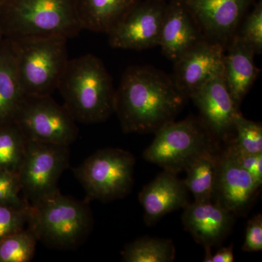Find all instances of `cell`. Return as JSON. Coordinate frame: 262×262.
Segmentation results:
<instances>
[{
  "label": "cell",
  "instance_id": "1",
  "mask_svg": "<svg viewBox=\"0 0 262 262\" xmlns=\"http://www.w3.org/2000/svg\"><path fill=\"white\" fill-rule=\"evenodd\" d=\"M185 99L162 71L134 66L125 71L116 90L115 113L126 134H155L175 120Z\"/></svg>",
  "mask_w": 262,
  "mask_h": 262
},
{
  "label": "cell",
  "instance_id": "2",
  "mask_svg": "<svg viewBox=\"0 0 262 262\" xmlns=\"http://www.w3.org/2000/svg\"><path fill=\"white\" fill-rule=\"evenodd\" d=\"M0 25L11 41L42 38L68 40L84 30L77 0H2Z\"/></svg>",
  "mask_w": 262,
  "mask_h": 262
},
{
  "label": "cell",
  "instance_id": "3",
  "mask_svg": "<svg viewBox=\"0 0 262 262\" xmlns=\"http://www.w3.org/2000/svg\"><path fill=\"white\" fill-rule=\"evenodd\" d=\"M76 121L97 124L115 113L113 79L102 61L93 54L70 59L58 87Z\"/></svg>",
  "mask_w": 262,
  "mask_h": 262
},
{
  "label": "cell",
  "instance_id": "4",
  "mask_svg": "<svg viewBox=\"0 0 262 262\" xmlns=\"http://www.w3.org/2000/svg\"><path fill=\"white\" fill-rule=\"evenodd\" d=\"M89 201L63 195L59 189L29 205L28 227L38 241L56 249H72L93 227Z\"/></svg>",
  "mask_w": 262,
  "mask_h": 262
},
{
  "label": "cell",
  "instance_id": "5",
  "mask_svg": "<svg viewBox=\"0 0 262 262\" xmlns=\"http://www.w3.org/2000/svg\"><path fill=\"white\" fill-rule=\"evenodd\" d=\"M17 71L25 96H46L58 89L70 61L67 39L42 38L12 41Z\"/></svg>",
  "mask_w": 262,
  "mask_h": 262
},
{
  "label": "cell",
  "instance_id": "6",
  "mask_svg": "<svg viewBox=\"0 0 262 262\" xmlns=\"http://www.w3.org/2000/svg\"><path fill=\"white\" fill-rule=\"evenodd\" d=\"M155 134L154 140L144 150L143 158L177 175L205 151L215 150V137L201 120H173Z\"/></svg>",
  "mask_w": 262,
  "mask_h": 262
},
{
  "label": "cell",
  "instance_id": "7",
  "mask_svg": "<svg viewBox=\"0 0 262 262\" xmlns=\"http://www.w3.org/2000/svg\"><path fill=\"white\" fill-rule=\"evenodd\" d=\"M136 159L126 150L105 148L89 157L74 168L89 201L108 202L129 194L134 184Z\"/></svg>",
  "mask_w": 262,
  "mask_h": 262
},
{
  "label": "cell",
  "instance_id": "8",
  "mask_svg": "<svg viewBox=\"0 0 262 262\" xmlns=\"http://www.w3.org/2000/svg\"><path fill=\"white\" fill-rule=\"evenodd\" d=\"M13 122L27 140L70 146L78 136L77 121L51 96H25Z\"/></svg>",
  "mask_w": 262,
  "mask_h": 262
},
{
  "label": "cell",
  "instance_id": "9",
  "mask_svg": "<svg viewBox=\"0 0 262 262\" xmlns=\"http://www.w3.org/2000/svg\"><path fill=\"white\" fill-rule=\"evenodd\" d=\"M69 146L27 140L18 175L22 195L29 205L58 190V180L69 166Z\"/></svg>",
  "mask_w": 262,
  "mask_h": 262
},
{
  "label": "cell",
  "instance_id": "10",
  "mask_svg": "<svg viewBox=\"0 0 262 262\" xmlns=\"http://www.w3.org/2000/svg\"><path fill=\"white\" fill-rule=\"evenodd\" d=\"M168 0H139L107 33L113 48L142 51L159 45Z\"/></svg>",
  "mask_w": 262,
  "mask_h": 262
},
{
  "label": "cell",
  "instance_id": "11",
  "mask_svg": "<svg viewBox=\"0 0 262 262\" xmlns=\"http://www.w3.org/2000/svg\"><path fill=\"white\" fill-rule=\"evenodd\" d=\"M207 40L226 46L257 0H180Z\"/></svg>",
  "mask_w": 262,
  "mask_h": 262
},
{
  "label": "cell",
  "instance_id": "12",
  "mask_svg": "<svg viewBox=\"0 0 262 262\" xmlns=\"http://www.w3.org/2000/svg\"><path fill=\"white\" fill-rule=\"evenodd\" d=\"M225 46L203 39L174 62L173 80L186 98L207 82L224 75Z\"/></svg>",
  "mask_w": 262,
  "mask_h": 262
},
{
  "label": "cell",
  "instance_id": "13",
  "mask_svg": "<svg viewBox=\"0 0 262 262\" xmlns=\"http://www.w3.org/2000/svg\"><path fill=\"white\" fill-rule=\"evenodd\" d=\"M260 188L239 165L231 144L223 152L218 154L213 198L221 206L234 216L244 215L252 204Z\"/></svg>",
  "mask_w": 262,
  "mask_h": 262
},
{
  "label": "cell",
  "instance_id": "14",
  "mask_svg": "<svg viewBox=\"0 0 262 262\" xmlns=\"http://www.w3.org/2000/svg\"><path fill=\"white\" fill-rule=\"evenodd\" d=\"M201 113L202 122L215 139H227L234 133L239 107L229 93L223 76L198 90L190 97Z\"/></svg>",
  "mask_w": 262,
  "mask_h": 262
},
{
  "label": "cell",
  "instance_id": "15",
  "mask_svg": "<svg viewBox=\"0 0 262 262\" xmlns=\"http://www.w3.org/2000/svg\"><path fill=\"white\" fill-rule=\"evenodd\" d=\"M234 215L216 201L194 202L184 207L182 222L204 248L219 246L230 233Z\"/></svg>",
  "mask_w": 262,
  "mask_h": 262
},
{
  "label": "cell",
  "instance_id": "16",
  "mask_svg": "<svg viewBox=\"0 0 262 262\" xmlns=\"http://www.w3.org/2000/svg\"><path fill=\"white\" fill-rule=\"evenodd\" d=\"M188 192L177 174L163 170L139 193L146 225H154L164 215L187 206L190 203Z\"/></svg>",
  "mask_w": 262,
  "mask_h": 262
},
{
  "label": "cell",
  "instance_id": "17",
  "mask_svg": "<svg viewBox=\"0 0 262 262\" xmlns=\"http://www.w3.org/2000/svg\"><path fill=\"white\" fill-rule=\"evenodd\" d=\"M205 39L189 10L180 0H168L158 46L175 62Z\"/></svg>",
  "mask_w": 262,
  "mask_h": 262
},
{
  "label": "cell",
  "instance_id": "18",
  "mask_svg": "<svg viewBox=\"0 0 262 262\" xmlns=\"http://www.w3.org/2000/svg\"><path fill=\"white\" fill-rule=\"evenodd\" d=\"M252 48L236 33L227 44L224 57V79L234 102L239 107L243 100L257 78Z\"/></svg>",
  "mask_w": 262,
  "mask_h": 262
},
{
  "label": "cell",
  "instance_id": "19",
  "mask_svg": "<svg viewBox=\"0 0 262 262\" xmlns=\"http://www.w3.org/2000/svg\"><path fill=\"white\" fill-rule=\"evenodd\" d=\"M24 96L17 71L14 43L4 38L0 42V125L13 121Z\"/></svg>",
  "mask_w": 262,
  "mask_h": 262
},
{
  "label": "cell",
  "instance_id": "20",
  "mask_svg": "<svg viewBox=\"0 0 262 262\" xmlns=\"http://www.w3.org/2000/svg\"><path fill=\"white\" fill-rule=\"evenodd\" d=\"M139 0H77L82 28L107 34Z\"/></svg>",
  "mask_w": 262,
  "mask_h": 262
},
{
  "label": "cell",
  "instance_id": "21",
  "mask_svg": "<svg viewBox=\"0 0 262 262\" xmlns=\"http://www.w3.org/2000/svg\"><path fill=\"white\" fill-rule=\"evenodd\" d=\"M217 166L218 154L211 150L198 157L186 169L187 177L184 182L194 196V202L213 200Z\"/></svg>",
  "mask_w": 262,
  "mask_h": 262
},
{
  "label": "cell",
  "instance_id": "22",
  "mask_svg": "<svg viewBox=\"0 0 262 262\" xmlns=\"http://www.w3.org/2000/svg\"><path fill=\"white\" fill-rule=\"evenodd\" d=\"M121 255L125 262H171L176 248L171 239L146 236L126 245Z\"/></svg>",
  "mask_w": 262,
  "mask_h": 262
},
{
  "label": "cell",
  "instance_id": "23",
  "mask_svg": "<svg viewBox=\"0 0 262 262\" xmlns=\"http://www.w3.org/2000/svg\"><path fill=\"white\" fill-rule=\"evenodd\" d=\"M27 139L14 122L0 125V169L18 173Z\"/></svg>",
  "mask_w": 262,
  "mask_h": 262
},
{
  "label": "cell",
  "instance_id": "24",
  "mask_svg": "<svg viewBox=\"0 0 262 262\" xmlns=\"http://www.w3.org/2000/svg\"><path fill=\"white\" fill-rule=\"evenodd\" d=\"M37 239L30 229H23L0 241V262H29L32 260Z\"/></svg>",
  "mask_w": 262,
  "mask_h": 262
},
{
  "label": "cell",
  "instance_id": "25",
  "mask_svg": "<svg viewBox=\"0 0 262 262\" xmlns=\"http://www.w3.org/2000/svg\"><path fill=\"white\" fill-rule=\"evenodd\" d=\"M235 139L232 144L237 151L247 154L262 153V125L239 113L234 121Z\"/></svg>",
  "mask_w": 262,
  "mask_h": 262
},
{
  "label": "cell",
  "instance_id": "26",
  "mask_svg": "<svg viewBox=\"0 0 262 262\" xmlns=\"http://www.w3.org/2000/svg\"><path fill=\"white\" fill-rule=\"evenodd\" d=\"M253 10L246 17L241 32L237 33L256 54L262 52V1L257 0Z\"/></svg>",
  "mask_w": 262,
  "mask_h": 262
},
{
  "label": "cell",
  "instance_id": "27",
  "mask_svg": "<svg viewBox=\"0 0 262 262\" xmlns=\"http://www.w3.org/2000/svg\"><path fill=\"white\" fill-rule=\"evenodd\" d=\"M18 173L0 169V204L27 208L29 204L24 199Z\"/></svg>",
  "mask_w": 262,
  "mask_h": 262
},
{
  "label": "cell",
  "instance_id": "28",
  "mask_svg": "<svg viewBox=\"0 0 262 262\" xmlns=\"http://www.w3.org/2000/svg\"><path fill=\"white\" fill-rule=\"evenodd\" d=\"M29 208L0 204V241L25 228L28 224Z\"/></svg>",
  "mask_w": 262,
  "mask_h": 262
},
{
  "label": "cell",
  "instance_id": "29",
  "mask_svg": "<svg viewBox=\"0 0 262 262\" xmlns=\"http://www.w3.org/2000/svg\"><path fill=\"white\" fill-rule=\"evenodd\" d=\"M242 250L245 252L249 253L261 251L262 215L261 213H258L248 221Z\"/></svg>",
  "mask_w": 262,
  "mask_h": 262
},
{
  "label": "cell",
  "instance_id": "30",
  "mask_svg": "<svg viewBox=\"0 0 262 262\" xmlns=\"http://www.w3.org/2000/svg\"><path fill=\"white\" fill-rule=\"evenodd\" d=\"M232 150L236 159L244 170H246L255 182L257 183L260 187L262 184V153L259 154H247L237 151L231 143Z\"/></svg>",
  "mask_w": 262,
  "mask_h": 262
},
{
  "label": "cell",
  "instance_id": "31",
  "mask_svg": "<svg viewBox=\"0 0 262 262\" xmlns=\"http://www.w3.org/2000/svg\"><path fill=\"white\" fill-rule=\"evenodd\" d=\"M234 261L233 246L220 248L212 255L210 262H232Z\"/></svg>",
  "mask_w": 262,
  "mask_h": 262
},
{
  "label": "cell",
  "instance_id": "32",
  "mask_svg": "<svg viewBox=\"0 0 262 262\" xmlns=\"http://www.w3.org/2000/svg\"><path fill=\"white\" fill-rule=\"evenodd\" d=\"M4 34H3V29H2L1 25H0V42L4 39Z\"/></svg>",
  "mask_w": 262,
  "mask_h": 262
},
{
  "label": "cell",
  "instance_id": "33",
  "mask_svg": "<svg viewBox=\"0 0 262 262\" xmlns=\"http://www.w3.org/2000/svg\"><path fill=\"white\" fill-rule=\"evenodd\" d=\"M0 1H2V0H0Z\"/></svg>",
  "mask_w": 262,
  "mask_h": 262
}]
</instances>
